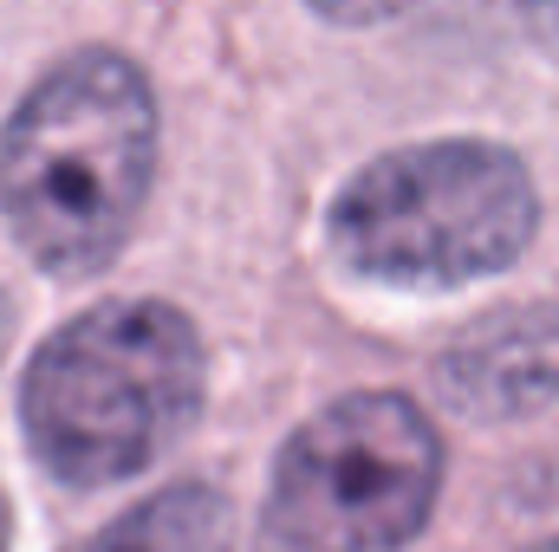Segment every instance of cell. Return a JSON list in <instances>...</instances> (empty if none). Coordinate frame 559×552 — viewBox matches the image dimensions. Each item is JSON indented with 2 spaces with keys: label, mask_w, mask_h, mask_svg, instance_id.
<instances>
[{
  "label": "cell",
  "mask_w": 559,
  "mask_h": 552,
  "mask_svg": "<svg viewBox=\"0 0 559 552\" xmlns=\"http://www.w3.org/2000/svg\"><path fill=\"white\" fill-rule=\"evenodd\" d=\"M0 552H7V501H0Z\"/></svg>",
  "instance_id": "obj_10"
},
{
  "label": "cell",
  "mask_w": 559,
  "mask_h": 552,
  "mask_svg": "<svg viewBox=\"0 0 559 552\" xmlns=\"http://www.w3.org/2000/svg\"><path fill=\"white\" fill-rule=\"evenodd\" d=\"M527 13H534V26H540V39L559 52V0H527Z\"/></svg>",
  "instance_id": "obj_8"
},
{
  "label": "cell",
  "mask_w": 559,
  "mask_h": 552,
  "mask_svg": "<svg viewBox=\"0 0 559 552\" xmlns=\"http://www.w3.org/2000/svg\"><path fill=\"white\" fill-rule=\"evenodd\" d=\"M449 397L481 416H521L559 397V319H501L442 358Z\"/></svg>",
  "instance_id": "obj_5"
},
{
  "label": "cell",
  "mask_w": 559,
  "mask_h": 552,
  "mask_svg": "<svg viewBox=\"0 0 559 552\" xmlns=\"http://www.w3.org/2000/svg\"><path fill=\"white\" fill-rule=\"evenodd\" d=\"M442 442L411 397L358 391L280 455L261 552H397L436 501Z\"/></svg>",
  "instance_id": "obj_4"
},
{
  "label": "cell",
  "mask_w": 559,
  "mask_h": 552,
  "mask_svg": "<svg viewBox=\"0 0 559 552\" xmlns=\"http://www.w3.org/2000/svg\"><path fill=\"white\" fill-rule=\"evenodd\" d=\"M7 332H13V305H7V292H0V351H7Z\"/></svg>",
  "instance_id": "obj_9"
},
{
  "label": "cell",
  "mask_w": 559,
  "mask_h": 552,
  "mask_svg": "<svg viewBox=\"0 0 559 552\" xmlns=\"http://www.w3.org/2000/svg\"><path fill=\"white\" fill-rule=\"evenodd\" d=\"M202 404V345L176 305L124 299L52 332L20 410L33 455L79 488L150 468Z\"/></svg>",
  "instance_id": "obj_2"
},
{
  "label": "cell",
  "mask_w": 559,
  "mask_h": 552,
  "mask_svg": "<svg viewBox=\"0 0 559 552\" xmlns=\"http://www.w3.org/2000/svg\"><path fill=\"white\" fill-rule=\"evenodd\" d=\"M540 202L527 169L495 143H423L378 156L332 202L345 267L391 286H462L527 254Z\"/></svg>",
  "instance_id": "obj_3"
},
{
  "label": "cell",
  "mask_w": 559,
  "mask_h": 552,
  "mask_svg": "<svg viewBox=\"0 0 559 552\" xmlns=\"http://www.w3.org/2000/svg\"><path fill=\"white\" fill-rule=\"evenodd\" d=\"M325 20H345V26H371V20H384V13H404L411 0H312Z\"/></svg>",
  "instance_id": "obj_7"
},
{
  "label": "cell",
  "mask_w": 559,
  "mask_h": 552,
  "mask_svg": "<svg viewBox=\"0 0 559 552\" xmlns=\"http://www.w3.org/2000/svg\"><path fill=\"white\" fill-rule=\"evenodd\" d=\"M235 547V514L215 488H163L143 507H131L118 527H105L85 552H228Z\"/></svg>",
  "instance_id": "obj_6"
},
{
  "label": "cell",
  "mask_w": 559,
  "mask_h": 552,
  "mask_svg": "<svg viewBox=\"0 0 559 552\" xmlns=\"http://www.w3.org/2000/svg\"><path fill=\"white\" fill-rule=\"evenodd\" d=\"M540 552H559V540H554V547H540Z\"/></svg>",
  "instance_id": "obj_11"
},
{
  "label": "cell",
  "mask_w": 559,
  "mask_h": 552,
  "mask_svg": "<svg viewBox=\"0 0 559 552\" xmlns=\"http://www.w3.org/2000/svg\"><path fill=\"white\" fill-rule=\"evenodd\" d=\"M156 105L131 59L79 52L52 65L0 137V208L46 274H98L143 208Z\"/></svg>",
  "instance_id": "obj_1"
}]
</instances>
